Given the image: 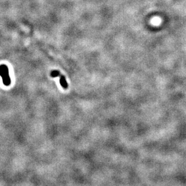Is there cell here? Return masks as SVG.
<instances>
[{
    "label": "cell",
    "mask_w": 186,
    "mask_h": 186,
    "mask_svg": "<svg viewBox=\"0 0 186 186\" xmlns=\"http://www.w3.org/2000/svg\"><path fill=\"white\" fill-rule=\"evenodd\" d=\"M59 77H60V83L61 86L63 87L64 89H67L68 88V84H67V83L66 81V79H65V76L63 75H61V74H60Z\"/></svg>",
    "instance_id": "7a4b0ae2"
},
{
    "label": "cell",
    "mask_w": 186,
    "mask_h": 186,
    "mask_svg": "<svg viewBox=\"0 0 186 186\" xmlns=\"http://www.w3.org/2000/svg\"><path fill=\"white\" fill-rule=\"evenodd\" d=\"M60 75V73L59 71H53L51 72V76L52 77H59Z\"/></svg>",
    "instance_id": "3957f363"
},
{
    "label": "cell",
    "mask_w": 186,
    "mask_h": 186,
    "mask_svg": "<svg viewBox=\"0 0 186 186\" xmlns=\"http://www.w3.org/2000/svg\"><path fill=\"white\" fill-rule=\"evenodd\" d=\"M0 75L3 78V83L5 86H9L11 81L9 73V69L7 66L5 65H1L0 66Z\"/></svg>",
    "instance_id": "6da1fadb"
}]
</instances>
